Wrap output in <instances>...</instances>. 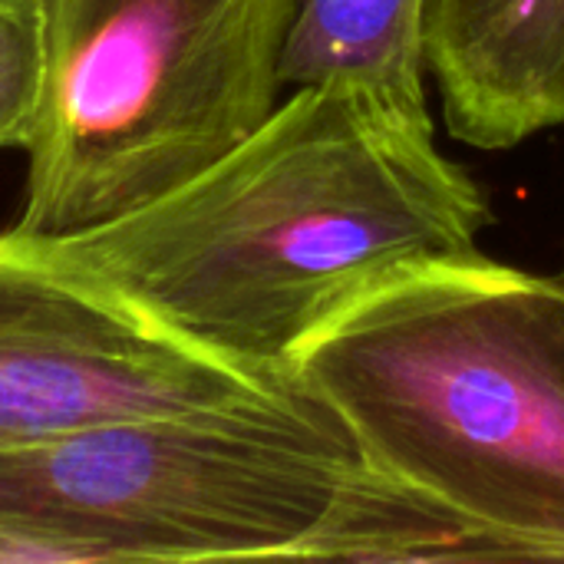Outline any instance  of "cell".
<instances>
[{
    "label": "cell",
    "mask_w": 564,
    "mask_h": 564,
    "mask_svg": "<svg viewBox=\"0 0 564 564\" xmlns=\"http://www.w3.org/2000/svg\"><path fill=\"white\" fill-rule=\"evenodd\" d=\"M479 182L360 89L297 86L208 169L106 225L46 238L172 337L258 377L377 284L482 254ZM43 238V235H40Z\"/></svg>",
    "instance_id": "obj_1"
},
{
    "label": "cell",
    "mask_w": 564,
    "mask_h": 564,
    "mask_svg": "<svg viewBox=\"0 0 564 564\" xmlns=\"http://www.w3.org/2000/svg\"><path fill=\"white\" fill-rule=\"evenodd\" d=\"M0 555L79 562H499L367 463L294 380L0 453Z\"/></svg>",
    "instance_id": "obj_2"
},
{
    "label": "cell",
    "mask_w": 564,
    "mask_h": 564,
    "mask_svg": "<svg viewBox=\"0 0 564 564\" xmlns=\"http://www.w3.org/2000/svg\"><path fill=\"white\" fill-rule=\"evenodd\" d=\"M294 373L499 562L564 558V278L486 251L413 268L321 324Z\"/></svg>",
    "instance_id": "obj_3"
},
{
    "label": "cell",
    "mask_w": 564,
    "mask_h": 564,
    "mask_svg": "<svg viewBox=\"0 0 564 564\" xmlns=\"http://www.w3.org/2000/svg\"><path fill=\"white\" fill-rule=\"evenodd\" d=\"M301 0H40L46 79L13 228L59 238L178 188L281 102Z\"/></svg>",
    "instance_id": "obj_4"
},
{
    "label": "cell",
    "mask_w": 564,
    "mask_h": 564,
    "mask_svg": "<svg viewBox=\"0 0 564 564\" xmlns=\"http://www.w3.org/2000/svg\"><path fill=\"white\" fill-rule=\"evenodd\" d=\"M145 321L46 238L0 231V453L274 390Z\"/></svg>",
    "instance_id": "obj_5"
},
{
    "label": "cell",
    "mask_w": 564,
    "mask_h": 564,
    "mask_svg": "<svg viewBox=\"0 0 564 564\" xmlns=\"http://www.w3.org/2000/svg\"><path fill=\"white\" fill-rule=\"evenodd\" d=\"M430 76L453 139L502 152L564 126V0H433Z\"/></svg>",
    "instance_id": "obj_6"
},
{
    "label": "cell",
    "mask_w": 564,
    "mask_h": 564,
    "mask_svg": "<svg viewBox=\"0 0 564 564\" xmlns=\"http://www.w3.org/2000/svg\"><path fill=\"white\" fill-rule=\"evenodd\" d=\"M430 10L433 0H301L281 53V83L360 89L406 119L433 122Z\"/></svg>",
    "instance_id": "obj_7"
},
{
    "label": "cell",
    "mask_w": 564,
    "mask_h": 564,
    "mask_svg": "<svg viewBox=\"0 0 564 564\" xmlns=\"http://www.w3.org/2000/svg\"><path fill=\"white\" fill-rule=\"evenodd\" d=\"M46 79L40 0H0V149H26Z\"/></svg>",
    "instance_id": "obj_8"
}]
</instances>
